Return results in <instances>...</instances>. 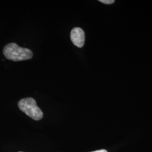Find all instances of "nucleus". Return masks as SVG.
I'll list each match as a JSON object with an SVG mask.
<instances>
[{
  "instance_id": "1",
  "label": "nucleus",
  "mask_w": 152,
  "mask_h": 152,
  "mask_svg": "<svg viewBox=\"0 0 152 152\" xmlns=\"http://www.w3.org/2000/svg\"><path fill=\"white\" fill-rule=\"evenodd\" d=\"M3 53L6 59L14 61L29 60L33 57L31 50L20 47L15 43L6 45L3 49Z\"/></svg>"
},
{
  "instance_id": "2",
  "label": "nucleus",
  "mask_w": 152,
  "mask_h": 152,
  "mask_svg": "<svg viewBox=\"0 0 152 152\" xmlns=\"http://www.w3.org/2000/svg\"><path fill=\"white\" fill-rule=\"evenodd\" d=\"M19 108L33 120L39 121L43 118L44 113L37 106L36 100L32 98H24L18 104Z\"/></svg>"
},
{
  "instance_id": "3",
  "label": "nucleus",
  "mask_w": 152,
  "mask_h": 152,
  "mask_svg": "<svg viewBox=\"0 0 152 152\" xmlns=\"http://www.w3.org/2000/svg\"><path fill=\"white\" fill-rule=\"evenodd\" d=\"M71 39L75 46L81 48L85 44V35L83 30L81 28H74L71 32Z\"/></svg>"
},
{
  "instance_id": "4",
  "label": "nucleus",
  "mask_w": 152,
  "mask_h": 152,
  "mask_svg": "<svg viewBox=\"0 0 152 152\" xmlns=\"http://www.w3.org/2000/svg\"><path fill=\"white\" fill-rule=\"evenodd\" d=\"M99 1L103 4H105L107 5L112 4L114 2V0H99Z\"/></svg>"
},
{
  "instance_id": "5",
  "label": "nucleus",
  "mask_w": 152,
  "mask_h": 152,
  "mask_svg": "<svg viewBox=\"0 0 152 152\" xmlns=\"http://www.w3.org/2000/svg\"><path fill=\"white\" fill-rule=\"evenodd\" d=\"M108 152L105 149H101V150H98V151H94V152Z\"/></svg>"
},
{
  "instance_id": "6",
  "label": "nucleus",
  "mask_w": 152,
  "mask_h": 152,
  "mask_svg": "<svg viewBox=\"0 0 152 152\" xmlns=\"http://www.w3.org/2000/svg\"></svg>"
}]
</instances>
